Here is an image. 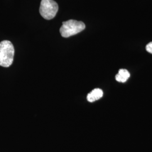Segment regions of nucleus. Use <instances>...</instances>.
<instances>
[{"label": "nucleus", "mask_w": 152, "mask_h": 152, "mask_svg": "<svg viewBox=\"0 0 152 152\" xmlns=\"http://www.w3.org/2000/svg\"><path fill=\"white\" fill-rule=\"evenodd\" d=\"M15 50L10 41L5 40L0 42V65L9 67L12 64Z\"/></svg>", "instance_id": "nucleus-1"}, {"label": "nucleus", "mask_w": 152, "mask_h": 152, "mask_svg": "<svg viewBox=\"0 0 152 152\" xmlns=\"http://www.w3.org/2000/svg\"><path fill=\"white\" fill-rule=\"evenodd\" d=\"M85 28L83 22L75 20H69L64 22L60 28V33L62 37L67 38L81 32Z\"/></svg>", "instance_id": "nucleus-2"}, {"label": "nucleus", "mask_w": 152, "mask_h": 152, "mask_svg": "<svg viewBox=\"0 0 152 152\" xmlns=\"http://www.w3.org/2000/svg\"><path fill=\"white\" fill-rule=\"evenodd\" d=\"M58 5L54 0H42L39 7V12L44 19H52L58 11Z\"/></svg>", "instance_id": "nucleus-3"}, {"label": "nucleus", "mask_w": 152, "mask_h": 152, "mask_svg": "<svg viewBox=\"0 0 152 152\" xmlns=\"http://www.w3.org/2000/svg\"><path fill=\"white\" fill-rule=\"evenodd\" d=\"M103 95V92L102 90L100 88H95L87 95V100L90 103H92L102 98Z\"/></svg>", "instance_id": "nucleus-4"}, {"label": "nucleus", "mask_w": 152, "mask_h": 152, "mask_svg": "<svg viewBox=\"0 0 152 152\" xmlns=\"http://www.w3.org/2000/svg\"><path fill=\"white\" fill-rule=\"evenodd\" d=\"M130 77L129 72L125 69H121L118 71V73L115 76V80L118 82L124 83Z\"/></svg>", "instance_id": "nucleus-5"}, {"label": "nucleus", "mask_w": 152, "mask_h": 152, "mask_svg": "<svg viewBox=\"0 0 152 152\" xmlns=\"http://www.w3.org/2000/svg\"><path fill=\"white\" fill-rule=\"evenodd\" d=\"M146 50L148 53L152 54V42H151L150 43L147 44L146 46Z\"/></svg>", "instance_id": "nucleus-6"}]
</instances>
